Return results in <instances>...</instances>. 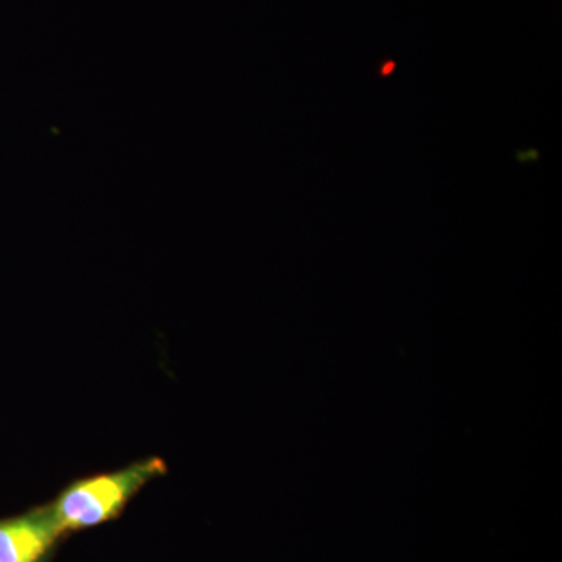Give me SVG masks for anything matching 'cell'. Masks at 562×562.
I'll use <instances>...</instances> for the list:
<instances>
[{
  "label": "cell",
  "mask_w": 562,
  "mask_h": 562,
  "mask_svg": "<svg viewBox=\"0 0 562 562\" xmlns=\"http://www.w3.org/2000/svg\"><path fill=\"white\" fill-rule=\"evenodd\" d=\"M165 472V461L150 458L117 472L81 480L63 492L50 506V516L60 532L106 522L124 508L125 503L144 484Z\"/></svg>",
  "instance_id": "6da1fadb"
},
{
  "label": "cell",
  "mask_w": 562,
  "mask_h": 562,
  "mask_svg": "<svg viewBox=\"0 0 562 562\" xmlns=\"http://www.w3.org/2000/svg\"><path fill=\"white\" fill-rule=\"evenodd\" d=\"M60 535L49 508L0 522V562H38Z\"/></svg>",
  "instance_id": "7a4b0ae2"
},
{
  "label": "cell",
  "mask_w": 562,
  "mask_h": 562,
  "mask_svg": "<svg viewBox=\"0 0 562 562\" xmlns=\"http://www.w3.org/2000/svg\"><path fill=\"white\" fill-rule=\"evenodd\" d=\"M514 158L519 161L520 165H528V162L541 161L542 154L536 147H528V149H516L514 150Z\"/></svg>",
  "instance_id": "3957f363"
},
{
  "label": "cell",
  "mask_w": 562,
  "mask_h": 562,
  "mask_svg": "<svg viewBox=\"0 0 562 562\" xmlns=\"http://www.w3.org/2000/svg\"><path fill=\"white\" fill-rule=\"evenodd\" d=\"M395 69H397V63L386 58V60L380 61L379 66H376V76H379L380 79H390L392 74L395 72Z\"/></svg>",
  "instance_id": "277c9868"
}]
</instances>
